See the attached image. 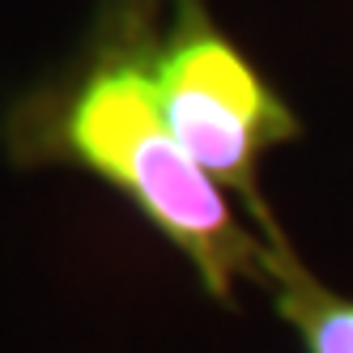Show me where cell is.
Here are the masks:
<instances>
[{
    "instance_id": "1",
    "label": "cell",
    "mask_w": 353,
    "mask_h": 353,
    "mask_svg": "<svg viewBox=\"0 0 353 353\" xmlns=\"http://www.w3.org/2000/svg\"><path fill=\"white\" fill-rule=\"evenodd\" d=\"M162 9L166 0H98L72 60L9 107L0 141L13 166H77L103 179L230 307L239 281H268L276 243L247 230L170 132L154 77Z\"/></svg>"
},
{
    "instance_id": "2",
    "label": "cell",
    "mask_w": 353,
    "mask_h": 353,
    "mask_svg": "<svg viewBox=\"0 0 353 353\" xmlns=\"http://www.w3.org/2000/svg\"><path fill=\"white\" fill-rule=\"evenodd\" d=\"M154 77L174 141L221 192H234L268 243H285L260 192V162L302 137L294 107L225 34L205 0H166Z\"/></svg>"
},
{
    "instance_id": "3",
    "label": "cell",
    "mask_w": 353,
    "mask_h": 353,
    "mask_svg": "<svg viewBox=\"0 0 353 353\" xmlns=\"http://www.w3.org/2000/svg\"><path fill=\"white\" fill-rule=\"evenodd\" d=\"M264 290L272 294L276 315L298 332L302 353H353V298L311 276L307 264L294 256L290 239L268 251Z\"/></svg>"
}]
</instances>
